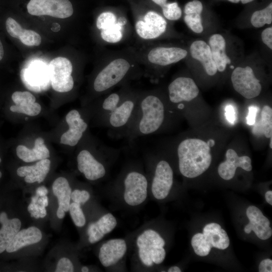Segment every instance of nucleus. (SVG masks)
Masks as SVG:
<instances>
[{
  "label": "nucleus",
  "instance_id": "11",
  "mask_svg": "<svg viewBox=\"0 0 272 272\" xmlns=\"http://www.w3.org/2000/svg\"><path fill=\"white\" fill-rule=\"evenodd\" d=\"M231 82L235 90L246 99L257 97L261 93L262 87L249 66H238L233 71Z\"/></svg>",
  "mask_w": 272,
  "mask_h": 272
},
{
  "label": "nucleus",
  "instance_id": "12",
  "mask_svg": "<svg viewBox=\"0 0 272 272\" xmlns=\"http://www.w3.org/2000/svg\"><path fill=\"white\" fill-rule=\"evenodd\" d=\"M27 9L31 15H46L60 19L70 17L74 12L69 0H30Z\"/></svg>",
  "mask_w": 272,
  "mask_h": 272
},
{
  "label": "nucleus",
  "instance_id": "18",
  "mask_svg": "<svg viewBox=\"0 0 272 272\" xmlns=\"http://www.w3.org/2000/svg\"><path fill=\"white\" fill-rule=\"evenodd\" d=\"M117 225V219L111 213H103L97 220L88 225L86 232L88 241L90 244L100 241L111 233Z\"/></svg>",
  "mask_w": 272,
  "mask_h": 272
},
{
  "label": "nucleus",
  "instance_id": "32",
  "mask_svg": "<svg viewBox=\"0 0 272 272\" xmlns=\"http://www.w3.org/2000/svg\"><path fill=\"white\" fill-rule=\"evenodd\" d=\"M250 22L255 28H260L272 22V3L264 9L254 12L251 16Z\"/></svg>",
  "mask_w": 272,
  "mask_h": 272
},
{
  "label": "nucleus",
  "instance_id": "43",
  "mask_svg": "<svg viewBox=\"0 0 272 272\" xmlns=\"http://www.w3.org/2000/svg\"><path fill=\"white\" fill-rule=\"evenodd\" d=\"M75 271L74 265L72 261L66 257L61 258L58 261L55 272H73Z\"/></svg>",
  "mask_w": 272,
  "mask_h": 272
},
{
  "label": "nucleus",
  "instance_id": "34",
  "mask_svg": "<svg viewBox=\"0 0 272 272\" xmlns=\"http://www.w3.org/2000/svg\"><path fill=\"white\" fill-rule=\"evenodd\" d=\"M121 26L116 23L110 24L101 30V36L103 40L109 43H116L122 38Z\"/></svg>",
  "mask_w": 272,
  "mask_h": 272
},
{
  "label": "nucleus",
  "instance_id": "8",
  "mask_svg": "<svg viewBox=\"0 0 272 272\" xmlns=\"http://www.w3.org/2000/svg\"><path fill=\"white\" fill-rule=\"evenodd\" d=\"M130 238L107 240L99 247L98 256L102 265L107 270H123L124 263L129 250Z\"/></svg>",
  "mask_w": 272,
  "mask_h": 272
},
{
  "label": "nucleus",
  "instance_id": "4",
  "mask_svg": "<svg viewBox=\"0 0 272 272\" xmlns=\"http://www.w3.org/2000/svg\"><path fill=\"white\" fill-rule=\"evenodd\" d=\"M212 140L206 142L198 138L181 140L176 146L178 168L183 176L193 178L203 173L212 161L211 147Z\"/></svg>",
  "mask_w": 272,
  "mask_h": 272
},
{
  "label": "nucleus",
  "instance_id": "24",
  "mask_svg": "<svg viewBox=\"0 0 272 272\" xmlns=\"http://www.w3.org/2000/svg\"><path fill=\"white\" fill-rule=\"evenodd\" d=\"M42 238V233L36 227L31 226L22 229L16 234L6 251L9 253L17 251L24 247L39 242Z\"/></svg>",
  "mask_w": 272,
  "mask_h": 272
},
{
  "label": "nucleus",
  "instance_id": "15",
  "mask_svg": "<svg viewBox=\"0 0 272 272\" xmlns=\"http://www.w3.org/2000/svg\"><path fill=\"white\" fill-rule=\"evenodd\" d=\"M167 22L161 15L154 11H149L144 17L143 20L137 21L135 29L138 35L144 39L158 38L166 29Z\"/></svg>",
  "mask_w": 272,
  "mask_h": 272
},
{
  "label": "nucleus",
  "instance_id": "52",
  "mask_svg": "<svg viewBox=\"0 0 272 272\" xmlns=\"http://www.w3.org/2000/svg\"><path fill=\"white\" fill-rule=\"evenodd\" d=\"M167 271L168 272H181V269L178 266H172L168 269Z\"/></svg>",
  "mask_w": 272,
  "mask_h": 272
},
{
  "label": "nucleus",
  "instance_id": "10",
  "mask_svg": "<svg viewBox=\"0 0 272 272\" xmlns=\"http://www.w3.org/2000/svg\"><path fill=\"white\" fill-rule=\"evenodd\" d=\"M48 69L51 85L54 91L64 93L73 89V65L69 59L63 57H56L50 62Z\"/></svg>",
  "mask_w": 272,
  "mask_h": 272
},
{
  "label": "nucleus",
  "instance_id": "22",
  "mask_svg": "<svg viewBox=\"0 0 272 272\" xmlns=\"http://www.w3.org/2000/svg\"><path fill=\"white\" fill-rule=\"evenodd\" d=\"M190 52L193 58L199 61L207 74L214 76L217 72L210 46L204 41L196 40L192 43Z\"/></svg>",
  "mask_w": 272,
  "mask_h": 272
},
{
  "label": "nucleus",
  "instance_id": "42",
  "mask_svg": "<svg viewBox=\"0 0 272 272\" xmlns=\"http://www.w3.org/2000/svg\"><path fill=\"white\" fill-rule=\"evenodd\" d=\"M89 192L85 189H74L71 193V199L73 202L80 204H84L90 198Z\"/></svg>",
  "mask_w": 272,
  "mask_h": 272
},
{
  "label": "nucleus",
  "instance_id": "51",
  "mask_svg": "<svg viewBox=\"0 0 272 272\" xmlns=\"http://www.w3.org/2000/svg\"><path fill=\"white\" fill-rule=\"evenodd\" d=\"M56 215L59 219H63L64 217L65 214L63 210L58 207L57 210Z\"/></svg>",
  "mask_w": 272,
  "mask_h": 272
},
{
  "label": "nucleus",
  "instance_id": "28",
  "mask_svg": "<svg viewBox=\"0 0 272 272\" xmlns=\"http://www.w3.org/2000/svg\"><path fill=\"white\" fill-rule=\"evenodd\" d=\"M129 93L125 91L112 93L99 102L95 110L98 123L117 107Z\"/></svg>",
  "mask_w": 272,
  "mask_h": 272
},
{
  "label": "nucleus",
  "instance_id": "55",
  "mask_svg": "<svg viewBox=\"0 0 272 272\" xmlns=\"http://www.w3.org/2000/svg\"><path fill=\"white\" fill-rule=\"evenodd\" d=\"M41 198L42 199L43 205L46 207H47L48 205V200L47 196L45 195V196H41Z\"/></svg>",
  "mask_w": 272,
  "mask_h": 272
},
{
  "label": "nucleus",
  "instance_id": "27",
  "mask_svg": "<svg viewBox=\"0 0 272 272\" xmlns=\"http://www.w3.org/2000/svg\"><path fill=\"white\" fill-rule=\"evenodd\" d=\"M202 234L212 247L225 250L229 246L230 240L227 232L217 223H211L206 225Z\"/></svg>",
  "mask_w": 272,
  "mask_h": 272
},
{
  "label": "nucleus",
  "instance_id": "29",
  "mask_svg": "<svg viewBox=\"0 0 272 272\" xmlns=\"http://www.w3.org/2000/svg\"><path fill=\"white\" fill-rule=\"evenodd\" d=\"M52 188L54 195L57 198L58 207L65 212H68L72 191L68 180L63 177H58L53 181Z\"/></svg>",
  "mask_w": 272,
  "mask_h": 272
},
{
  "label": "nucleus",
  "instance_id": "53",
  "mask_svg": "<svg viewBox=\"0 0 272 272\" xmlns=\"http://www.w3.org/2000/svg\"><path fill=\"white\" fill-rule=\"evenodd\" d=\"M157 5L160 6L161 7H163L167 3V0H152Z\"/></svg>",
  "mask_w": 272,
  "mask_h": 272
},
{
  "label": "nucleus",
  "instance_id": "16",
  "mask_svg": "<svg viewBox=\"0 0 272 272\" xmlns=\"http://www.w3.org/2000/svg\"><path fill=\"white\" fill-rule=\"evenodd\" d=\"M238 167L246 171H251V160L247 156H239L234 150L229 149L226 153V160L220 164L218 172L222 179L229 180L235 176Z\"/></svg>",
  "mask_w": 272,
  "mask_h": 272
},
{
  "label": "nucleus",
  "instance_id": "36",
  "mask_svg": "<svg viewBox=\"0 0 272 272\" xmlns=\"http://www.w3.org/2000/svg\"><path fill=\"white\" fill-rule=\"evenodd\" d=\"M19 39L23 44L29 46H37L41 42L40 35L32 30L24 29Z\"/></svg>",
  "mask_w": 272,
  "mask_h": 272
},
{
  "label": "nucleus",
  "instance_id": "50",
  "mask_svg": "<svg viewBox=\"0 0 272 272\" xmlns=\"http://www.w3.org/2000/svg\"><path fill=\"white\" fill-rule=\"evenodd\" d=\"M266 201L270 205H272V191L268 190L265 193Z\"/></svg>",
  "mask_w": 272,
  "mask_h": 272
},
{
  "label": "nucleus",
  "instance_id": "31",
  "mask_svg": "<svg viewBox=\"0 0 272 272\" xmlns=\"http://www.w3.org/2000/svg\"><path fill=\"white\" fill-rule=\"evenodd\" d=\"M41 63H33L28 69L22 70L21 75H25L26 82L31 84L32 86H38V83L41 85L43 80L49 78L48 67L42 65Z\"/></svg>",
  "mask_w": 272,
  "mask_h": 272
},
{
  "label": "nucleus",
  "instance_id": "41",
  "mask_svg": "<svg viewBox=\"0 0 272 272\" xmlns=\"http://www.w3.org/2000/svg\"><path fill=\"white\" fill-rule=\"evenodd\" d=\"M27 209L31 217L36 219L43 218L47 215L46 207L39 204L37 202L36 203L31 202Z\"/></svg>",
  "mask_w": 272,
  "mask_h": 272
},
{
  "label": "nucleus",
  "instance_id": "57",
  "mask_svg": "<svg viewBox=\"0 0 272 272\" xmlns=\"http://www.w3.org/2000/svg\"><path fill=\"white\" fill-rule=\"evenodd\" d=\"M253 0H240V1L241 2V3L243 4H247V3H250L252 1H253Z\"/></svg>",
  "mask_w": 272,
  "mask_h": 272
},
{
  "label": "nucleus",
  "instance_id": "2",
  "mask_svg": "<svg viewBox=\"0 0 272 272\" xmlns=\"http://www.w3.org/2000/svg\"><path fill=\"white\" fill-rule=\"evenodd\" d=\"M164 238L149 222L130 238L129 250L133 269L148 271L164 260L166 252Z\"/></svg>",
  "mask_w": 272,
  "mask_h": 272
},
{
  "label": "nucleus",
  "instance_id": "38",
  "mask_svg": "<svg viewBox=\"0 0 272 272\" xmlns=\"http://www.w3.org/2000/svg\"><path fill=\"white\" fill-rule=\"evenodd\" d=\"M184 20L187 26L194 33H200L203 31L200 14H190L185 15Z\"/></svg>",
  "mask_w": 272,
  "mask_h": 272
},
{
  "label": "nucleus",
  "instance_id": "1",
  "mask_svg": "<svg viewBox=\"0 0 272 272\" xmlns=\"http://www.w3.org/2000/svg\"><path fill=\"white\" fill-rule=\"evenodd\" d=\"M157 94H139L133 118L123 138L132 143L138 138L160 131L167 124L172 112Z\"/></svg>",
  "mask_w": 272,
  "mask_h": 272
},
{
  "label": "nucleus",
  "instance_id": "19",
  "mask_svg": "<svg viewBox=\"0 0 272 272\" xmlns=\"http://www.w3.org/2000/svg\"><path fill=\"white\" fill-rule=\"evenodd\" d=\"M187 55V51L181 48L157 47L150 51L148 59L154 64L166 66L179 61Z\"/></svg>",
  "mask_w": 272,
  "mask_h": 272
},
{
  "label": "nucleus",
  "instance_id": "13",
  "mask_svg": "<svg viewBox=\"0 0 272 272\" xmlns=\"http://www.w3.org/2000/svg\"><path fill=\"white\" fill-rule=\"evenodd\" d=\"M168 98L170 103L179 105L195 99L199 94V89L192 79L179 77L174 79L168 87Z\"/></svg>",
  "mask_w": 272,
  "mask_h": 272
},
{
  "label": "nucleus",
  "instance_id": "39",
  "mask_svg": "<svg viewBox=\"0 0 272 272\" xmlns=\"http://www.w3.org/2000/svg\"><path fill=\"white\" fill-rule=\"evenodd\" d=\"M6 27L9 34L15 38L19 39L24 29L14 19L9 17L6 22Z\"/></svg>",
  "mask_w": 272,
  "mask_h": 272
},
{
  "label": "nucleus",
  "instance_id": "56",
  "mask_svg": "<svg viewBox=\"0 0 272 272\" xmlns=\"http://www.w3.org/2000/svg\"><path fill=\"white\" fill-rule=\"evenodd\" d=\"M81 271L83 272L89 271V268L87 266H83L81 269Z\"/></svg>",
  "mask_w": 272,
  "mask_h": 272
},
{
  "label": "nucleus",
  "instance_id": "30",
  "mask_svg": "<svg viewBox=\"0 0 272 272\" xmlns=\"http://www.w3.org/2000/svg\"><path fill=\"white\" fill-rule=\"evenodd\" d=\"M253 124L252 132L254 135H264L266 138L272 137V109L269 106L262 107L260 119L255 120Z\"/></svg>",
  "mask_w": 272,
  "mask_h": 272
},
{
  "label": "nucleus",
  "instance_id": "60",
  "mask_svg": "<svg viewBox=\"0 0 272 272\" xmlns=\"http://www.w3.org/2000/svg\"><path fill=\"white\" fill-rule=\"evenodd\" d=\"M1 161H2V159H1V158L0 157V163H1ZM2 174L1 171H0V178L2 177Z\"/></svg>",
  "mask_w": 272,
  "mask_h": 272
},
{
  "label": "nucleus",
  "instance_id": "45",
  "mask_svg": "<svg viewBox=\"0 0 272 272\" xmlns=\"http://www.w3.org/2000/svg\"><path fill=\"white\" fill-rule=\"evenodd\" d=\"M263 42L270 49H272V27L265 29L261 33Z\"/></svg>",
  "mask_w": 272,
  "mask_h": 272
},
{
  "label": "nucleus",
  "instance_id": "6",
  "mask_svg": "<svg viewBox=\"0 0 272 272\" xmlns=\"http://www.w3.org/2000/svg\"><path fill=\"white\" fill-rule=\"evenodd\" d=\"M145 162L149 193L156 200L164 199L168 196L173 184L172 166L166 160L153 153L148 152L145 155Z\"/></svg>",
  "mask_w": 272,
  "mask_h": 272
},
{
  "label": "nucleus",
  "instance_id": "54",
  "mask_svg": "<svg viewBox=\"0 0 272 272\" xmlns=\"http://www.w3.org/2000/svg\"><path fill=\"white\" fill-rule=\"evenodd\" d=\"M4 54V48H3L2 43L0 40V61L3 58Z\"/></svg>",
  "mask_w": 272,
  "mask_h": 272
},
{
  "label": "nucleus",
  "instance_id": "58",
  "mask_svg": "<svg viewBox=\"0 0 272 272\" xmlns=\"http://www.w3.org/2000/svg\"><path fill=\"white\" fill-rule=\"evenodd\" d=\"M228 1L233 3H238L240 1V0H228Z\"/></svg>",
  "mask_w": 272,
  "mask_h": 272
},
{
  "label": "nucleus",
  "instance_id": "21",
  "mask_svg": "<svg viewBox=\"0 0 272 272\" xmlns=\"http://www.w3.org/2000/svg\"><path fill=\"white\" fill-rule=\"evenodd\" d=\"M51 161L48 159L41 160L32 165L23 166L17 170V175L24 177V180L28 183L37 182H42L50 169Z\"/></svg>",
  "mask_w": 272,
  "mask_h": 272
},
{
  "label": "nucleus",
  "instance_id": "49",
  "mask_svg": "<svg viewBox=\"0 0 272 272\" xmlns=\"http://www.w3.org/2000/svg\"><path fill=\"white\" fill-rule=\"evenodd\" d=\"M48 193V190L44 186H41L37 188L36 194L39 197L46 195Z\"/></svg>",
  "mask_w": 272,
  "mask_h": 272
},
{
  "label": "nucleus",
  "instance_id": "14",
  "mask_svg": "<svg viewBox=\"0 0 272 272\" xmlns=\"http://www.w3.org/2000/svg\"><path fill=\"white\" fill-rule=\"evenodd\" d=\"M69 129L60 137L61 144L70 147L77 146L83 139L88 128L87 121L83 117L80 111L77 109L71 110L65 116Z\"/></svg>",
  "mask_w": 272,
  "mask_h": 272
},
{
  "label": "nucleus",
  "instance_id": "40",
  "mask_svg": "<svg viewBox=\"0 0 272 272\" xmlns=\"http://www.w3.org/2000/svg\"><path fill=\"white\" fill-rule=\"evenodd\" d=\"M116 22V16L110 12H103L98 17L96 21V26L101 30L104 26Z\"/></svg>",
  "mask_w": 272,
  "mask_h": 272
},
{
  "label": "nucleus",
  "instance_id": "23",
  "mask_svg": "<svg viewBox=\"0 0 272 272\" xmlns=\"http://www.w3.org/2000/svg\"><path fill=\"white\" fill-rule=\"evenodd\" d=\"M16 154L19 159L26 163L33 162L50 157L49 150L45 145L44 140L41 137H38L35 140L32 149L24 145H18L16 148Z\"/></svg>",
  "mask_w": 272,
  "mask_h": 272
},
{
  "label": "nucleus",
  "instance_id": "35",
  "mask_svg": "<svg viewBox=\"0 0 272 272\" xmlns=\"http://www.w3.org/2000/svg\"><path fill=\"white\" fill-rule=\"evenodd\" d=\"M69 211L76 226L82 227L85 225L86 219L80 204L75 202L71 203Z\"/></svg>",
  "mask_w": 272,
  "mask_h": 272
},
{
  "label": "nucleus",
  "instance_id": "33",
  "mask_svg": "<svg viewBox=\"0 0 272 272\" xmlns=\"http://www.w3.org/2000/svg\"><path fill=\"white\" fill-rule=\"evenodd\" d=\"M191 244L195 254L202 257L208 255L213 247L201 233H196L193 236Z\"/></svg>",
  "mask_w": 272,
  "mask_h": 272
},
{
  "label": "nucleus",
  "instance_id": "26",
  "mask_svg": "<svg viewBox=\"0 0 272 272\" xmlns=\"http://www.w3.org/2000/svg\"><path fill=\"white\" fill-rule=\"evenodd\" d=\"M209 43L217 71L224 72L227 65L231 63L226 53L225 38L220 34H215L210 37Z\"/></svg>",
  "mask_w": 272,
  "mask_h": 272
},
{
  "label": "nucleus",
  "instance_id": "3",
  "mask_svg": "<svg viewBox=\"0 0 272 272\" xmlns=\"http://www.w3.org/2000/svg\"><path fill=\"white\" fill-rule=\"evenodd\" d=\"M118 199L125 207L135 209L143 206L149 196V181L141 163H127L111 184Z\"/></svg>",
  "mask_w": 272,
  "mask_h": 272
},
{
  "label": "nucleus",
  "instance_id": "59",
  "mask_svg": "<svg viewBox=\"0 0 272 272\" xmlns=\"http://www.w3.org/2000/svg\"><path fill=\"white\" fill-rule=\"evenodd\" d=\"M270 140H269V147L270 149L272 148V143H271V142H272V137H271L270 138Z\"/></svg>",
  "mask_w": 272,
  "mask_h": 272
},
{
  "label": "nucleus",
  "instance_id": "37",
  "mask_svg": "<svg viewBox=\"0 0 272 272\" xmlns=\"http://www.w3.org/2000/svg\"><path fill=\"white\" fill-rule=\"evenodd\" d=\"M161 8L164 17L169 20H177L181 16V10L176 2L166 3Z\"/></svg>",
  "mask_w": 272,
  "mask_h": 272
},
{
  "label": "nucleus",
  "instance_id": "9",
  "mask_svg": "<svg viewBox=\"0 0 272 272\" xmlns=\"http://www.w3.org/2000/svg\"><path fill=\"white\" fill-rule=\"evenodd\" d=\"M130 65L123 58L111 61L97 75L93 81L94 91L100 94L107 92L120 83L128 75Z\"/></svg>",
  "mask_w": 272,
  "mask_h": 272
},
{
  "label": "nucleus",
  "instance_id": "25",
  "mask_svg": "<svg viewBox=\"0 0 272 272\" xmlns=\"http://www.w3.org/2000/svg\"><path fill=\"white\" fill-rule=\"evenodd\" d=\"M0 253L8 247L16 234L20 231L21 222L18 218L9 219L5 212L0 214Z\"/></svg>",
  "mask_w": 272,
  "mask_h": 272
},
{
  "label": "nucleus",
  "instance_id": "7",
  "mask_svg": "<svg viewBox=\"0 0 272 272\" xmlns=\"http://www.w3.org/2000/svg\"><path fill=\"white\" fill-rule=\"evenodd\" d=\"M139 94L130 92L128 95L99 124L108 129V134L113 138H122L134 116Z\"/></svg>",
  "mask_w": 272,
  "mask_h": 272
},
{
  "label": "nucleus",
  "instance_id": "44",
  "mask_svg": "<svg viewBox=\"0 0 272 272\" xmlns=\"http://www.w3.org/2000/svg\"><path fill=\"white\" fill-rule=\"evenodd\" d=\"M203 9L201 3L197 0H193L187 3L184 7L185 15L190 14H200Z\"/></svg>",
  "mask_w": 272,
  "mask_h": 272
},
{
  "label": "nucleus",
  "instance_id": "47",
  "mask_svg": "<svg viewBox=\"0 0 272 272\" xmlns=\"http://www.w3.org/2000/svg\"><path fill=\"white\" fill-rule=\"evenodd\" d=\"M257 108L255 107L249 108V113L247 117V123L248 125H253L256 120Z\"/></svg>",
  "mask_w": 272,
  "mask_h": 272
},
{
  "label": "nucleus",
  "instance_id": "17",
  "mask_svg": "<svg viewBox=\"0 0 272 272\" xmlns=\"http://www.w3.org/2000/svg\"><path fill=\"white\" fill-rule=\"evenodd\" d=\"M249 223L244 227V232L249 234L253 231L257 237L261 240H266L272 235L269 220L265 217L257 207L249 206L246 211Z\"/></svg>",
  "mask_w": 272,
  "mask_h": 272
},
{
  "label": "nucleus",
  "instance_id": "48",
  "mask_svg": "<svg viewBox=\"0 0 272 272\" xmlns=\"http://www.w3.org/2000/svg\"><path fill=\"white\" fill-rule=\"evenodd\" d=\"M226 116L227 120L231 123H233L235 120L234 110L233 107L229 105L226 108Z\"/></svg>",
  "mask_w": 272,
  "mask_h": 272
},
{
  "label": "nucleus",
  "instance_id": "46",
  "mask_svg": "<svg viewBox=\"0 0 272 272\" xmlns=\"http://www.w3.org/2000/svg\"><path fill=\"white\" fill-rule=\"evenodd\" d=\"M259 272H271L272 271V260L269 258L262 260L259 263L258 266Z\"/></svg>",
  "mask_w": 272,
  "mask_h": 272
},
{
  "label": "nucleus",
  "instance_id": "5",
  "mask_svg": "<svg viewBox=\"0 0 272 272\" xmlns=\"http://www.w3.org/2000/svg\"><path fill=\"white\" fill-rule=\"evenodd\" d=\"M93 149L85 147L79 151L76 160L77 168L88 180L95 181L108 176L111 166L118 158L120 149L99 145Z\"/></svg>",
  "mask_w": 272,
  "mask_h": 272
},
{
  "label": "nucleus",
  "instance_id": "20",
  "mask_svg": "<svg viewBox=\"0 0 272 272\" xmlns=\"http://www.w3.org/2000/svg\"><path fill=\"white\" fill-rule=\"evenodd\" d=\"M12 99L15 104L11 106L10 109L13 112L34 116L41 111V105L36 102L35 96L29 92L16 91L13 93Z\"/></svg>",
  "mask_w": 272,
  "mask_h": 272
}]
</instances>
